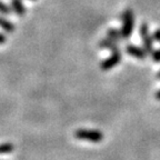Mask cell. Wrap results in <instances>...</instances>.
<instances>
[{
	"label": "cell",
	"instance_id": "cell-17",
	"mask_svg": "<svg viewBox=\"0 0 160 160\" xmlns=\"http://www.w3.org/2000/svg\"><path fill=\"white\" fill-rule=\"evenodd\" d=\"M32 1H33V0H32Z\"/></svg>",
	"mask_w": 160,
	"mask_h": 160
},
{
	"label": "cell",
	"instance_id": "cell-9",
	"mask_svg": "<svg viewBox=\"0 0 160 160\" xmlns=\"http://www.w3.org/2000/svg\"><path fill=\"white\" fill-rule=\"evenodd\" d=\"M0 27L7 32H13L15 31V25L3 17H0Z\"/></svg>",
	"mask_w": 160,
	"mask_h": 160
},
{
	"label": "cell",
	"instance_id": "cell-1",
	"mask_svg": "<svg viewBox=\"0 0 160 160\" xmlns=\"http://www.w3.org/2000/svg\"><path fill=\"white\" fill-rule=\"evenodd\" d=\"M121 33L125 40L129 39L135 28V13L131 9H126L121 15Z\"/></svg>",
	"mask_w": 160,
	"mask_h": 160
},
{
	"label": "cell",
	"instance_id": "cell-2",
	"mask_svg": "<svg viewBox=\"0 0 160 160\" xmlns=\"http://www.w3.org/2000/svg\"><path fill=\"white\" fill-rule=\"evenodd\" d=\"M75 138L79 140H85L89 142L98 143L102 141L105 136L100 130L96 129H78L75 131Z\"/></svg>",
	"mask_w": 160,
	"mask_h": 160
},
{
	"label": "cell",
	"instance_id": "cell-10",
	"mask_svg": "<svg viewBox=\"0 0 160 160\" xmlns=\"http://www.w3.org/2000/svg\"><path fill=\"white\" fill-rule=\"evenodd\" d=\"M15 149V146L10 142H6L0 145V155H6V153H11Z\"/></svg>",
	"mask_w": 160,
	"mask_h": 160
},
{
	"label": "cell",
	"instance_id": "cell-3",
	"mask_svg": "<svg viewBox=\"0 0 160 160\" xmlns=\"http://www.w3.org/2000/svg\"><path fill=\"white\" fill-rule=\"evenodd\" d=\"M140 38L142 41V48L146 50V52L148 53V56H151L153 53V37L150 36L149 33V27L146 22L141 23L139 29Z\"/></svg>",
	"mask_w": 160,
	"mask_h": 160
},
{
	"label": "cell",
	"instance_id": "cell-5",
	"mask_svg": "<svg viewBox=\"0 0 160 160\" xmlns=\"http://www.w3.org/2000/svg\"><path fill=\"white\" fill-rule=\"evenodd\" d=\"M126 52L131 57H135L139 60H145L148 56V53L146 52V50L143 48H140L136 45H132V43H128L126 46Z\"/></svg>",
	"mask_w": 160,
	"mask_h": 160
},
{
	"label": "cell",
	"instance_id": "cell-13",
	"mask_svg": "<svg viewBox=\"0 0 160 160\" xmlns=\"http://www.w3.org/2000/svg\"><path fill=\"white\" fill-rule=\"evenodd\" d=\"M152 37H153V40H156V41L160 42V28H159V29H157L155 32H153Z\"/></svg>",
	"mask_w": 160,
	"mask_h": 160
},
{
	"label": "cell",
	"instance_id": "cell-8",
	"mask_svg": "<svg viewBox=\"0 0 160 160\" xmlns=\"http://www.w3.org/2000/svg\"><path fill=\"white\" fill-rule=\"evenodd\" d=\"M107 37L110 38V39L115 40L117 42H120L121 40H123L122 33H121V30L115 29V28H111L107 31Z\"/></svg>",
	"mask_w": 160,
	"mask_h": 160
},
{
	"label": "cell",
	"instance_id": "cell-11",
	"mask_svg": "<svg viewBox=\"0 0 160 160\" xmlns=\"http://www.w3.org/2000/svg\"><path fill=\"white\" fill-rule=\"evenodd\" d=\"M11 11H12V9L0 0V13H2V15H10Z\"/></svg>",
	"mask_w": 160,
	"mask_h": 160
},
{
	"label": "cell",
	"instance_id": "cell-12",
	"mask_svg": "<svg viewBox=\"0 0 160 160\" xmlns=\"http://www.w3.org/2000/svg\"><path fill=\"white\" fill-rule=\"evenodd\" d=\"M151 57H152V60L156 63H160V48L153 51V53L151 55Z\"/></svg>",
	"mask_w": 160,
	"mask_h": 160
},
{
	"label": "cell",
	"instance_id": "cell-7",
	"mask_svg": "<svg viewBox=\"0 0 160 160\" xmlns=\"http://www.w3.org/2000/svg\"><path fill=\"white\" fill-rule=\"evenodd\" d=\"M11 9L15 11L17 15L23 16L26 13V7L23 5L22 0H11Z\"/></svg>",
	"mask_w": 160,
	"mask_h": 160
},
{
	"label": "cell",
	"instance_id": "cell-4",
	"mask_svg": "<svg viewBox=\"0 0 160 160\" xmlns=\"http://www.w3.org/2000/svg\"><path fill=\"white\" fill-rule=\"evenodd\" d=\"M120 61H121V50L118 49L112 51V53H111V56L109 58L103 59L100 62V68L102 70H105V71H107V70L112 69L113 67L119 65Z\"/></svg>",
	"mask_w": 160,
	"mask_h": 160
},
{
	"label": "cell",
	"instance_id": "cell-16",
	"mask_svg": "<svg viewBox=\"0 0 160 160\" xmlns=\"http://www.w3.org/2000/svg\"><path fill=\"white\" fill-rule=\"evenodd\" d=\"M156 77H157V79H159V80H160V70L157 72V76H156Z\"/></svg>",
	"mask_w": 160,
	"mask_h": 160
},
{
	"label": "cell",
	"instance_id": "cell-6",
	"mask_svg": "<svg viewBox=\"0 0 160 160\" xmlns=\"http://www.w3.org/2000/svg\"><path fill=\"white\" fill-rule=\"evenodd\" d=\"M118 43L119 42H117V41H115V40L106 37L105 39H102L99 42V48H101V49H110L111 51H115V50L120 49Z\"/></svg>",
	"mask_w": 160,
	"mask_h": 160
},
{
	"label": "cell",
	"instance_id": "cell-14",
	"mask_svg": "<svg viewBox=\"0 0 160 160\" xmlns=\"http://www.w3.org/2000/svg\"><path fill=\"white\" fill-rule=\"evenodd\" d=\"M6 40H7L6 36L2 35V33H0V45H3V43L6 42Z\"/></svg>",
	"mask_w": 160,
	"mask_h": 160
},
{
	"label": "cell",
	"instance_id": "cell-15",
	"mask_svg": "<svg viewBox=\"0 0 160 160\" xmlns=\"http://www.w3.org/2000/svg\"><path fill=\"white\" fill-rule=\"evenodd\" d=\"M155 97H156V99H157L158 101H160V90H158L157 92H156Z\"/></svg>",
	"mask_w": 160,
	"mask_h": 160
}]
</instances>
